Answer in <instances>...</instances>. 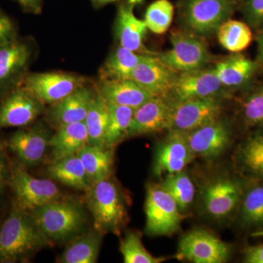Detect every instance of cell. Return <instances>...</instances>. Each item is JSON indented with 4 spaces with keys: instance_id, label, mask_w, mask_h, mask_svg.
<instances>
[{
    "instance_id": "cell-1",
    "label": "cell",
    "mask_w": 263,
    "mask_h": 263,
    "mask_svg": "<svg viewBox=\"0 0 263 263\" xmlns=\"http://www.w3.org/2000/svg\"><path fill=\"white\" fill-rule=\"evenodd\" d=\"M53 245L38 228L30 212L15 206L0 227V262L28 258Z\"/></svg>"
},
{
    "instance_id": "cell-2",
    "label": "cell",
    "mask_w": 263,
    "mask_h": 263,
    "mask_svg": "<svg viewBox=\"0 0 263 263\" xmlns=\"http://www.w3.org/2000/svg\"><path fill=\"white\" fill-rule=\"evenodd\" d=\"M29 212L52 245L70 242L84 233L87 228L88 217L84 208L76 200L63 197Z\"/></svg>"
},
{
    "instance_id": "cell-3",
    "label": "cell",
    "mask_w": 263,
    "mask_h": 263,
    "mask_svg": "<svg viewBox=\"0 0 263 263\" xmlns=\"http://www.w3.org/2000/svg\"><path fill=\"white\" fill-rule=\"evenodd\" d=\"M85 202L95 230L103 234L120 233L127 223V206L122 191L110 177L92 183L86 191Z\"/></svg>"
},
{
    "instance_id": "cell-4",
    "label": "cell",
    "mask_w": 263,
    "mask_h": 263,
    "mask_svg": "<svg viewBox=\"0 0 263 263\" xmlns=\"http://www.w3.org/2000/svg\"><path fill=\"white\" fill-rule=\"evenodd\" d=\"M238 6L239 0H183L180 16L185 30L200 37H210Z\"/></svg>"
},
{
    "instance_id": "cell-5",
    "label": "cell",
    "mask_w": 263,
    "mask_h": 263,
    "mask_svg": "<svg viewBox=\"0 0 263 263\" xmlns=\"http://www.w3.org/2000/svg\"><path fill=\"white\" fill-rule=\"evenodd\" d=\"M146 221L145 231L151 236H169L176 233L184 215L162 184L147 186L145 202Z\"/></svg>"
},
{
    "instance_id": "cell-6",
    "label": "cell",
    "mask_w": 263,
    "mask_h": 263,
    "mask_svg": "<svg viewBox=\"0 0 263 263\" xmlns=\"http://www.w3.org/2000/svg\"><path fill=\"white\" fill-rule=\"evenodd\" d=\"M170 41L171 49L157 56L177 73L205 68L212 61V54L205 42L189 31H174Z\"/></svg>"
},
{
    "instance_id": "cell-7",
    "label": "cell",
    "mask_w": 263,
    "mask_h": 263,
    "mask_svg": "<svg viewBox=\"0 0 263 263\" xmlns=\"http://www.w3.org/2000/svg\"><path fill=\"white\" fill-rule=\"evenodd\" d=\"M16 200V206L27 212L63 198L56 183L34 177L20 167L13 170L8 179Z\"/></svg>"
},
{
    "instance_id": "cell-8",
    "label": "cell",
    "mask_w": 263,
    "mask_h": 263,
    "mask_svg": "<svg viewBox=\"0 0 263 263\" xmlns=\"http://www.w3.org/2000/svg\"><path fill=\"white\" fill-rule=\"evenodd\" d=\"M171 100L169 131L187 133L220 117L221 98H203Z\"/></svg>"
},
{
    "instance_id": "cell-9",
    "label": "cell",
    "mask_w": 263,
    "mask_h": 263,
    "mask_svg": "<svg viewBox=\"0 0 263 263\" xmlns=\"http://www.w3.org/2000/svg\"><path fill=\"white\" fill-rule=\"evenodd\" d=\"M230 245L205 230H194L180 240L176 259L195 263H224L230 259Z\"/></svg>"
},
{
    "instance_id": "cell-10",
    "label": "cell",
    "mask_w": 263,
    "mask_h": 263,
    "mask_svg": "<svg viewBox=\"0 0 263 263\" xmlns=\"http://www.w3.org/2000/svg\"><path fill=\"white\" fill-rule=\"evenodd\" d=\"M86 84V80L81 76L51 72L27 74L19 86L27 89L45 105H53Z\"/></svg>"
},
{
    "instance_id": "cell-11",
    "label": "cell",
    "mask_w": 263,
    "mask_h": 263,
    "mask_svg": "<svg viewBox=\"0 0 263 263\" xmlns=\"http://www.w3.org/2000/svg\"><path fill=\"white\" fill-rule=\"evenodd\" d=\"M228 91L214 69L205 67L178 74L169 98L174 101L194 98H221Z\"/></svg>"
},
{
    "instance_id": "cell-12",
    "label": "cell",
    "mask_w": 263,
    "mask_h": 263,
    "mask_svg": "<svg viewBox=\"0 0 263 263\" xmlns=\"http://www.w3.org/2000/svg\"><path fill=\"white\" fill-rule=\"evenodd\" d=\"M193 155L203 158H215L228 148L232 141L229 123L221 117L185 133Z\"/></svg>"
},
{
    "instance_id": "cell-13",
    "label": "cell",
    "mask_w": 263,
    "mask_h": 263,
    "mask_svg": "<svg viewBox=\"0 0 263 263\" xmlns=\"http://www.w3.org/2000/svg\"><path fill=\"white\" fill-rule=\"evenodd\" d=\"M45 104L22 86L10 91L0 105V130L32 124L44 111Z\"/></svg>"
},
{
    "instance_id": "cell-14",
    "label": "cell",
    "mask_w": 263,
    "mask_h": 263,
    "mask_svg": "<svg viewBox=\"0 0 263 263\" xmlns=\"http://www.w3.org/2000/svg\"><path fill=\"white\" fill-rule=\"evenodd\" d=\"M178 74L158 57L145 53L131 79L154 96L169 98Z\"/></svg>"
},
{
    "instance_id": "cell-15",
    "label": "cell",
    "mask_w": 263,
    "mask_h": 263,
    "mask_svg": "<svg viewBox=\"0 0 263 263\" xmlns=\"http://www.w3.org/2000/svg\"><path fill=\"white\" fill-rule=\"evenodd\" d=\"M245 190L243 183L232 178H221L209 183L203 193L208 214L216 219L230 215L239 208Z\"/></svg>"
},
{
    "instance_id": "cell-16",
    "label": "cell",
    "mask_w": 263,
    "mask_h": 263,
    "mask_svg": "<svg viewBox=\"0 0 263 263\" xmlns=\"http://www.w3.org/2000/svg\"><path fill=\"white\" fill-rule=\"evenodd\" d=\"M31 57L28 45L18 40L0 46V96L19 86Z\"/></svg>"
},
{
    "instance_id": "cell-17",
    "label": "cell",
    "mask_w": 263,
    "mask_h": 263,
    "mask_svg": "<svg viewBox=\"0 0 263 263\" xmlns=\"http://www.w3.org/2000/svg\"><path fill=\"white\" fill-rule=\"evenodd\" d=\"M169 132L168 136L159 145L156 152L154 172L157 176L181 172L195 157L185 133Z\"/></svg>"
},
{
    "instance_id": "cell-18",
    "label": "cell",
    "mask_w": 263,
    "mask_h": 263,
    "mask_svg": "<svg viewBox=\"0 0 263 263\" xmlns=\"http://www.w3.org/2000/svg\"><path fill=\"white\" fill-rule=\"evenodd\" d=\"M171 100L153 97L135 110L127 138L144 136L168 129Z\"/></svg>"
},
{
    "instance_id": "cell-19",
    "label": "cell",
    "mask_w": 263,
    "mask_h": 263,
    "mask_svg": "<svg viewBox=\"0 0 263 263\" xmlns=\"http://www.w3.org/2000/svg\"><path fill=\"white\" fill-rule=\"evenodd\" d=\"M49 133L41 123L32 127L20 129L12 135L8 146L22 163L37 165L42 162L49 148Z\"/></svg>"
},
{
    "instance_id": "cell-20",
    "label": "cell",
    "mask_w": 263,
    "mask_h": 263,
    "mask_svg": "<svg viewBox=\"0 0 263 263\" xmlns=\"http://www.w3.org/2000/svg\"><path fill=\"white\" fill-rule=\"evenodd\" d=\"M96 89L89 87L87 84L83 85L72 94L51 105L47 113L48 122L56 129L67 124L84 122Z\"/></svg>"
},
{
    "instance_id": "cell-21",
    "label": "cell",
    "mask_w": 263,
    "mask_h": 263,
    "mask_svg": "<svg viewBox=\"0 0 263 263\" xmlns=\"http://www.w3.org/2000/svg\"><path fill=\"white\" fill-rule=\"evenodd\" d=\"M213 69L221 84L228 90L249 88L259 70L255 60L240 53H233L226 57L217 62Z\"/></svg>"
},
{
    "instance_id": "cell-22",
    "label": "cell",
    "mask_w": 263,
    "mask_h": 263,
    "mask_svg": "<svg viewBox=\"0 0 263 263\" xmlns=\"http://www.w3.org/2000/svg\"><path fill=\"white\" fill-rule=\"evenodd\" d=\"M98 89L107 103L134 109L155 97L132 79L101 81Z\"/></svg>"
},
{
    "instance_id": "cell-23",
    "label": "cell",
    "mask_w": 263,
    "mask_h": 263,
    "mask_svg": "<svg viewBox=\"0 0 263 263\" xmlns=\"http://www.w3.org/2000/svg\"><path fill=\"white\" fill-rule=\"evenodd\" d=\"M88 144L89 135L84 122L67 124L59 128L50 138L51 162L77 155L81 148Z\"/></svg>"
},
{
    "instance_id": "cell-24",
    "label": "cell",
    "mask_w": 263,
    "mask_h": 263,
    "mask_svg": "<svg viewBox=\"0 0 263 263\" xmlns=\"http://www.w3.org/2000/svg\"><path fill=\"white\" fill-rule=\"evenodd\" d=\"M147 30L144 20L136 17L133 7L123 5L119 8L116 24L119 45L138 53L143 48Z\"/></svg>"
},
{
    "instance_id": "cell-25",
    "label": "cell",
    "mask_w": 263,
    "mask_h": 263,
    "mask_svg": "<svg viewBox=\"0 0 263 263\" xmlns=\"http://www.w3.org/2000/svg\"><path fill=\"white\" fill-rule=\"evenodd\" d=\"M103 233L97 230L84 233L70 240L57 262L95 263L98 261Z\"/></svg>"
},
{
    "instance_id": "cell-26",
    "label": "cell",
    "mask_w": 263,
    "mask_h": 263,
    "mask_svg": "<svg viewBox=\"0 0 263 263\" xmlns=\"http://www.w3.org/2000/svg\"><path fill=\"white\" fill-rule=\"evenodd\" d=\"M114 148L86 145L77 153L91 184L108 179L114 164Z\"/></svg>"
},
{
    "instance_id": "cell-27",
    "label": "cell",
    "mask_w": 263,
    "mask_h": 263,
    "mask_svg": "<svg viewBox=\"0 0 263 263\" xmlns=\"http://www.w3.org/2000/svg\"><path fill=\"white\" fill-rule=\"evenodd\" d=\"M47 174L52 179L76 190L86 192L91 185L77 155L51 162L48 166Z\"/></svg>"
},
{
    "instance_id": "cell-28",
    "label": "cell",
    "mask_w": 263,
    "mask_h": 263,
    "mask_svg": "<svg viewBox=\"0 0 263 263\" xmlns=\"http://www.w3.org/2000/svg\"><path fill=\"white\" fill-rule=\"evenodd\" d=\"M143 54L131 51L119 45L112 52L100 70L101 81L131 79L133 71Z\"/></svg>"
},
{
    "instance_id": "cell-29",
    "label": "cell",
    "mask_w": 263,
    "mask_h": 263,
    "mask_svg": "<svg viewBox=\"0 0 263 263\" xmlns=\"http://www.w3.org/2000/svg\"><path fill=\"white\" fill-rule=\"evenodd\" d=\"M237 158L245 172L254 179L263 180V126L256 127L242 143Z\"/></svg>"
},
{
    "instance_id": "cell-30",
    "label": "cell",
    "mask_w": 263,
    "mask_h": 263,
    "mask_svg": "<svg viewBox=\"0 0 263 263\" xmlns=\"http://www.w3.org/2000/svg\"><path fill=\"white\" fill-rule=\"evenodd\" d=\"M108 120V103L97 89L84 120L89 135V145L105 146V138Z\"/></svg>"
},
{
    "instance_id": "cell-31",
    "label": "cell",
    "mask_w": 263,
    "mask_h": 263,
    "mask_svg": "<svg viewBox=\"0 0 263 263\" xmlns=\"http://www.w3.org/2000/svg\"><path fill=\"white\" fill-rule=\"evenodd\" d=\"M245 190L240 208V219L246 228H263V180Z\"/></svg>"
},
{
    "instance_id": "cell-32",
    "label": "cell",
    "mask_w": 263,
    "mask_h": 263,
    "mask_svg": "<svg viewBox=\"0 0 263 263\" xmlns=\"http://www.w3.org/2000/svg\"><path fill=\"white\" fill-rule=\"evenodd\" d=\"M216 35L221 46L232 53H240L248 48L253 37L248 24L231 18L221 24Z\"/></svg>"
},
{
    "instance_id": "cell-33",
    "label": "cell",
    "mask_w": 263,
    "mask_h": 263,
    "mask_svg": "<svg viewBox=\"0 0 263 263\" xmlns=\"http://www.w3.org/2000/svg\"><path fill=\"white\" fill-rule=\"evenodd\" d=\"M108 120L105 133V146L114 148L127 138L136 109L111 103H108Z\"/></svg>"
},
{
    "instance_id": "cell-34",
    "label": "cell",
    "mask_w": 263,
    "mask_h": 263,
    "mask_svg": "<svg viewBox=\"0 0 263 263\" xmlns=\"http://www.w3.org/2000/svg\"><path fill=\"white\" fill-rule=\"evenodd\" d=\"M164 190L174 198L181 212L186 210L195 198V185L183 171L166 175L162 183Z\"/></svg>"
},
{
    "instance_id": "cell-35",
    "label": "cell",
    "mask_w": 263,
    "mask_h": 263,
    "mask_svg": "<svg viewBox=\"0 0 263 263\" xmlns=\"http://www.w3.org/2000/svg\"><path fill=\"white\" fill-rule=\"evenodd\" d=\"M121 253L124 263H160L165 257H155L142 243L141 236L136 232H129L120 242Z\"/></svg>"
},
{
    "instance_id": "cell-36",
    "label": "cell",
    "mask_w": 263,
    "mask_h": 263,
    "mask_svg": "<svg viewBox=\"0 0 263 263\" xmlns=\"http://www.w3.org/2000/svg\"><path fill=\"white\" fill-rule=\"evenodd\" d=\"M174 15V5L169 0H157L147 8L144 22L152 32L164 34L171 27Z\"/></svg>"
},
{
    "instance_id": "cell-37",
    "label": "cell",
    "mask_w": 263,
    "mask_h": 263,
    "mask_svg": "<svg viewBox=\"0 0 263 263\" xmlns=\"http://www.w3.org/2000/svg\"><path fill=\"white\" fill-rule=\"evenodd\" d=\"M240 113L246 127L263 126V84L249 91L242 100Z\"/></svg>"
},
{
    "instance_id": "cell-38",
    "label": "cell",
    "mask_w": 263,
    "mask_h": 263,
    "mask_svg": "<svg viewBox=\"0 0 263 263\" xmlns=\"http://www.w3.org/2000/svg\"><path fill=\"white\" fill-rule=\"evenodd\" d=\"M240 11L252 29H263V0H239Z\"/></svg>"
},
{
    "instance_id": "cell-39",
    "label": "cell",
    "mask_w": 263,
    "mask_h": 263,
    "mask_svg": "<svg viewBox=\"0 0 263 263\" xmlns=\"http://www.w3.org/2000/svg\"><path fill=\"white\" fill-rule=\"evenodd\" d=\"M15 39L14 25L8 17L0 13V46Z\"/></svg>"
},
{
    "instance_id": "cell-40",
    "label": "cell",
    "mask_w": 263,
    "mask_h": 263,
    "mask_svg": "<svg viewBox=\"0 0 263 263\" xmlns=\"http://www.w3.org/2000/svg\"><path fill=\"white\" fill-rule=\"evenodd\" d=\"M243 261L247 263H263V245L248 246L243 249Z\"/></svg>"
},
{
    "instance_id": "cell-41",
    "label": "cell",
    "mask_w": 263,
    "mask_h": 263,
    "mask_svg": "<svg viewBox=\"0 0 263 263\" xmlns=\"http://www.w3.org/2000/svg\"><path fill=\"white\" fill-rule=\"evenodd\" d=\"M7 178H8V168H7L6 158H5L3 148L0 146V195L4 190Z\"/></svg>"
},
{
    "instance_id": "cell-42",
    "label": "cell",
    "mask_w": 263,
    "mask_h": 263,
    "mask_svg": "<svg viewBox=\"0 0 263 263\" xmlns=\"http://www.w3.org/2000/svg\"><path fill=\"white\" fill-rule=\"evenodd\" d=\"M256 43H257V59L255 61L258 64L259 70H263V29L257 31Z\"/></svg>"
},
{
    "instance_id": "cell-43",
    "label": "cell",
    "mask_w": 263,
    "mask_h": 263,
    "mask_svg": "<svg viewBox=\"0 0 263 263\" xmlns=\"http://www.w3.org/2000/svg\"><path fill=\"white\" fill-rule=\"evenodd\" d=\"M18 1L27 8H32L34 10H36L38 8L39 0H18Z\"/></svg>"
},
{
    "instance_id": "cell-44",
    "label": "cell",
    "mask_w": 263,
    "mask_h": 263,
    "mask_svg": "<svg viewBox=\"0 0 263 263\" xmlns=\"http://www.w3.org/2000/svg\"><path fill=\"white\" fill-rule=\"evenodd\" d=\"M252 237L253 238H263V228L256 230L252 233Z\"/></svg>"
},
{
    "instance_id": "cell-45",
    "label": "cell",
    "mask_w": 263,
    "mask_h": 263,
    "mask_svg": "<svg viewBox=\"0 0 263 263\" xmlns=\"http://www.w3.org/2000/svg\"><path fill=\"white\" fill-rule=\"evenodd\" d=\"M96 1L101 4H106V3H114V2L119 1V0H96Z\"/></svg>"
},
{
    "instance_id": "cell-46",
    "label": "cell",
    "mask_w": 263,
    "mask_h": 263,
    "mask_svg": "<svg viewBox=\"0 0 263 263\" xmlns=\"http://www.w3.org/2000/svg\"><path fill=\"white\" fill-rule=\"evenodd\" d=\"M132 1L134 2V3H136V2L140 1V0H132Z\"/></svg>"
}]
</instances>
